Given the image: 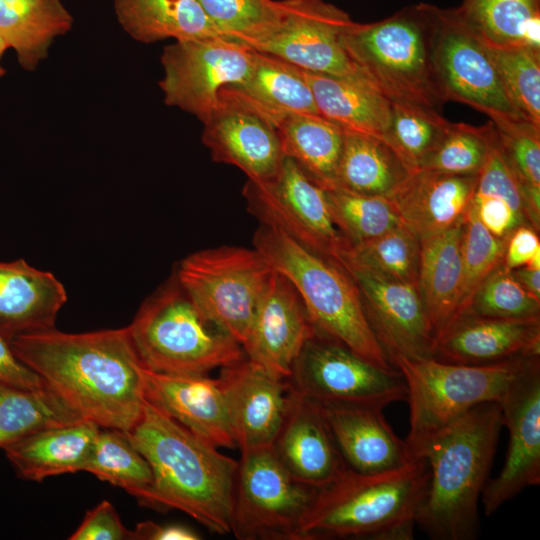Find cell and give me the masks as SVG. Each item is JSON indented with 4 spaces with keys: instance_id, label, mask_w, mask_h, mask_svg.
<instances>
[{
    "instance_id": "obj_53",
    "label": "cell",
    "mask_w": 540,
    "mask_h": 540,
    "mask_svg": "<svg viewBox=\"0 0 540 540\" xmlns=\"http://www.w3.org/2000/svg\"><path fill=\"white\" fill-rule=\"evenodd\" d=\"M9 49L7 43L4 41V39L0 36V78L5 76L6 70L1 64V60L5 52Z\"/></svg>"
},
{
    "instance_id": "obj_3",
    "label": "cell",
    "mask_w": 540,
    "mask_h": 540,
    "mask_svg": "<svg viewBox=\"0 0 540 540\" xmlns=\"http://www.w3.org/2000/svg\"><path fill=\"white\" fill-rule=\"evenodd\" d=\"M502 426L500 403H482L424 449L421 458H426L430 476L416 526L430 538L474 540L479 536L478 503Z\"/></svg>"
},
{
    "instance_id": "obj_35",
    "label": "cell",
    "mask_w": 540,
    "mask_h": 540,
    "mask_svg": "<svg viewBox=\"0 0 540 540\" xmlns=\"http://www.w3.org/2000/svg\"><path fill=\"white\" fill-rule=\"evenodd\" d=\"M455 9L489 47L540 50V0H461Z\"/></svg>"
},
{
    "instance_id": "obj_29",
    "label": "cell",
    "mask_w": 540,
    "mask_h": 540,
    "mask_svg": "<svg viewBox=\"0 0 540 540\" xmlns=\"http://www.w3.org/2000/svg\"><path fill=\"white\" fill-rule=\"evenodd\" d=\"M99 427L81 421L39 430L5 448L7 459L26 480L84 471Z\"/></svg>"
},
{
    "instance_id": "obj_25",
    "label": "cell",
    "mask_w": 540,
    "mask_h": 540,
    "mask_svg": "<svg viewBox=\"0 0 540 540\" xmlns=\"http://www.w3.org/2000/svg\"><path fill=\"white\" fill-rule=\"evenodd\" d=\"M202 142L215 162L239 168L252 181L273 177L285 157L275 127L236 108L219 106L204 124Z\"/></svg>"
},
{
    "instance_id": "obj_10",
    "label": "cell",
    "mask_w": 540,
    "mask_h": 540,
    "mask_svg": "<svg viewBox=\"0 0 540 540\" xmlns=\"http://www.w3.org/2000/svg\"><path fill=\"white\" fill-rule=\"evenodd\" d=\"M317 491L297 481L272 447L242 453L231 533L238 540H303V521Z\"/></svg>"
},
{
    "instance_id": "obj_51",
    "label": "cell",
    "mask_w": 540,
    "mask_h": 540,
    "mask_svg": "<svg viewBox=\"0 0 540 540\" xmlns=\"http://www.w3.org/2000/svg\"><path fill=\"white\" fill-rule=\"evenodd\" d=\"M134 540H197L192 529L176 524L160 525L152 521L139 522L133 530Z\"/></svg>"
},
{
    "instance_id": "obj_52",
    "label": "cell",
    "mask_w": 540,
    "mask_h": 540,
    "mask_svg": "<svg viewBox=\"0 0 540 540\" xmlns=\"http://www.w3.org/2000/svg\"><path fill=\"white\" fill-rule=\"evenodd\" d=\"M510 271L525 290L540 298V269L522 266Z\"/></svg>"
},
{
    "instance_id": "obj_49",
    "label": "cell",
    "mask_w": 540,
    "mask_h": 540,
    "mask_svg": "<svg viewBox=\"0 0 540 540\" xmlns=\"http://www.w3.org/2000/svg\"><path fill=\"white\" fill-rule=\"evenodd\" d=\"M539 252L538 231L529 224H522L506 240L502 265L507 270L525 266Z\"/></svg>"
},
{
    "instance_id": "obj_50",
    "label": "cell",
    "mask_w": 540,
    "mask_h": 540,
    "mask_svg": "<svg viewBox=\"0 0 540 540\" xmlns=\"http://www.w3.org/2000/svg\"><path fill=\"white\" fill-rule=\"evenodd\" d=\"M0 383L25 389L45 387L44 381L14 354L10 343L0 335Z\"/></svg>"
},
{
    "instance_id": "obj_43",
    "label": "cell",
    "mask_w": 540,
    "mask_h": 540,
    "mask_svg": "<svg viewBox=\"0 0 540 540\" xmlns=\"http://www.w3.org/2000/svg\"><path fill=\"white\" fill-rule=\"evenodd\" d=\"M494 138L495 127L491 120L483 126L451 122L446 134L418 170L478 175Z\"/></svg>"
},
{
    "instance_id": "obj_8",
    "label": "cell",
    "mask_w": 540,
    "mask_h": 540,
    "mask_svg": "<svg viewBox=\"0 0 540 540\" xmlns=\"http://www.w3.org/2000/svg\"><path fill=\"white\" fill-rule=\"evenodd\" d=\"M539 356L516 357L491 364L447 363L433 357L394 356L391 363L404 377L410 407L405 439L413 459L429 442L473 407L500 401L512 383Z\"/></svg>"
},
{
    "instance_id": "obj_21",
    "label": "cell",
    "mask_w": 540,
    "mask_h": 540,
    "mask_svg": "<svg viewBox=\"0 0 540 540\" xmlns=\"http://www.w3.org/2000/svg\"><path fill=\"white\" fill-rule=\"evenodd\" d=\"M145 398L215 447L237 448L219 378L171 375L141 368Z\"/></svg>"
},
{
    "instance_id": "obj_23",
    "label": "cell",
    "mask_w": 540,
    "mask_h": 540,
    "mask_svg": "<svg viewBox=\"0 0 540 540\" xmlns=\"http://www.w3.org/2000/svg\"><path fill=\"white\" fill-rule=\"evenodd\" d=\"M271 447L297 481L314 488L326 485L347 467L317 403L293 388L286 418Z\"/></svg>"
},
{
    "instance_id": "obj_19",
    "label": "cell",
    "mask_w": 540,
    "mask_h": 540,
    "mask_svg": "<svg viewBox=\"0 0 540 540\" xmlns=\"http://www.w3.org/2000/svg\"><path fill=\"white\" fill-rule=\"evenodd\" d=\"M317 331L293 284L274 270L242 347L248 359L288 379L303 346Z\"/></svg>"
},
{
    "instance_id": "obj_38",
    "label": "cell",
    "mask_w": 540,
    "mask_h": 540,
    "mask_svg": "<svg viewBox=\"0 0 540 540\" xmlns=\"http://www.w3.org/2000/svg\"><path fill=\"white\" fill-rule=\"evenodd\" d=\"M420 240L404 224L368 241L350 244L338 264L417 284Z\"/></svg>"
},
{
    "instance_id": "obj_4",
    "label": "cell",
    "mask_w": 540,
    "mask_h": 540,
    "mask_svg": "<svg viewBox=\"0 0 540 540\" xmlns=\"http://www.w3.org/2000/svg\"><path fill=\"white\" fill-rule=\"evenodd\" d=\"M429 476L426 458L382 473L345 467L318 489L303 521V540H412Z\"/></svg>"
},
{
    "instance_id": "obj_9",
    "label": "cell",
    "mask_w": 540,
    "mask_h": 540,
    "mask_svg": "<svg viewBox=\"0 0 540 540\" xmlns=\"http://www.w3.org/2000/svg\"><path fill=\"white\" fill-rule=\"evenodd\" d=\"M273 272L255 247L238 246L194 252L174 269L180 285L199 310L241 345Z\"/></svg>"
},
{
    "instance_id": "obj_34",
    "label": "cell",
    "mask_w": 540,
    "mask_h": 540,
    "mask_svg": "<svg viewBox=\"0 0 540 540\" xmlns=\"http://www.w3.org/2000/svg\"><path fill=\"white\" fill-rule=\"evenodd\" d=\"M275 129L283 153L322 188H332L344 144V130L319 114L298 113L280 120Z\"/></svg>"
},
{
    "instance_id": "obj_17",
    "label": "cell",
    "mask_w": 540,
    "mask_h": 540,
    "mask_svg": "<svg viewBox=\"0 0 540 540\" xmlns=\"http://www.w3.org/2000/svg\"><path fill=\"white\" fill-rule=\"evenodd\" d=\"M230 425L242 453L271 447L286 418L292 387L260 364L245 357L221 368L219 377Z\"/></svg>"
},
{
    "instance_id": "obj_15",
    "label": "cell",
    "mask_w": 540,
    "mask_h": 540,
    "mask_svg": "<svg viewBox=\"0 0 540 540\" xmlns=\"http://www.w3.org/2000/svg\"><path fill=\"white\" fill-rule=\"evenodd\" d=\"M353 22L345 11L323 0H284L279 24L249 48L304 71L368 82L344 44Z\"/></svg>"
},
{
    "instance_id": "obj_39",
    "label": "cell",
    "mask_w": 540,
    "mask_h": 540,
    "mask_svg": "<svg viewBox=\"0 0 540 540\" xmlns=\"http://www.w3.org/2000/svg\"><path fill=\"white\" fill-rule=\"evenodd\" d=\"M325 193L333 222L350 244L371 240L403 224L389 197L339 187L327 188Z\"/></svg>"
},
{
    "instance_id": "obj_16",
    "label": "cell",
    "mask_w": 540,
    "mask_h": 540,
    "mask_svg": "<svg viewBox=\"0 0 540 540\" xmlns=\"http://www.w3.org/2000/svg\"><path fill=\"white\" fill-rule=\"evenodd\" d=\"M502 423L509 433L505 462L488 480L481 500L486 516L525 488L540 483V361L527 368L499 401Z\"/></svg>"
},
{
    "instance_id": "obj_44",
    "label": "cell",
    "mask_w": 540,
    "mask_h": 540,
    "mask_svg": "<svg viewBox=\"0 0 540 540\" xmlns=\"http://www.w3.org/2000/svg\"><path fill=\"white\" fill-rule=\"evenodd\" d=\"M489 49L514 107L526 121L540 127V50Z\"/></svg>"
},
{
    "instance_id": "obj_12",
    "label": "cell",
    "mask_w": 540,
    "mask_h": 540,
    "mask_svg": "<svg viewBox=\"0 0 540 540\" xmlns=\"http://www.w3.org/2000/svg\"><path fill=\"white\" fill-rule=\"evenodd\" d=\"M288 381L296 392L314 401L386 407L407 398L397 368H381L319 331L303 346Z\"/></svg>"
},
{
    "instance_id": "obj_42",
    "label": "cell",
    "mask_w": 540,
    "mask_h": 540,
    "mask_svg": "<svg viewBox=\"0 0 540 540\" xmlns=\"http://www.w3.org/2000/svg\"><path fill=\"white\" fill-rule=\"evenodd\" d=\"M499 144L523 187L528 223L540 225V127L526 120L495 125Z\"/></svg>"
},
{
    "instance_id": "obj_28",
    "label": "cell",
    "mask_w": 540,
    "mask_h": 540,
    "mask_svg": "<svg viewBox=\"0 0 540 540\" xmlns=\"http://www.w3.org/2000/svg\"><path fill=\"white\" fill-rule=\"evenodd\" d=\"M463 228L464 219L420 240L417 286L435 343L459 318Z\"/></svg>"
},
{
    "instance_id": "obj_30",
    "label": "cell",
    "mask_w": 540,
    "mask_h": 540,
    "mask_svg": "<svg viewBox=\"0 0 540 540\" xmlns=\"http://www.w3.org/2000/svg\"><path fill=\"white\" fill-rule=\"evenodd\" d=\"M302 71L321 116L344 131L386 141L391 103L377 89L364 80Z\"/></svg>"
},
{
    "instance_id": "obj_1",
    "label": "cell",
    "mask_w": 540,
    "mask_h": 540,
    "mask_svg": "<svg viewBox=\"0 0 540 540\" xmlns=\"http://www.w3.org/2000/svg\"><path fill=\"white\" fill-rule=\"evenodd\" d=\"M16 357L84 419L130 431L145 393L142 364L128 328L66 333L55 327L15 336Z\"/></svg>"
},
{
    "instance_id": "obj_41",
    "label": "cell",
    "mask_w": 540,
    "mask_h": 540,
    "mask_svg": "<svg viewBox=\"0 0 540 540\" xmlns=\"http://www.w3.org/2000/svg\"><path fill=\"white\" fill-rule=\"evenodd\" d=\"M218 33L250 47L279 24L284 0H197Z\"/></svg>"
},
{
    "instance_id": "obj_13",
    "label": "cell",
    "mask_w": 540,
    "mask_h": 540,
    "mask_svg": "<svg viewBox=\"0 0 540 540\" xmlns=\"http://www.w3.org/2000/svg\"><path fill=\"white\" fill-rule=\"evenodd\" d=\"M434 62L445 102L469 105L495 125L525 120L506 92L489 47L455 8H439Z\"/></svg>"
},
{
    "instance_id": "obj_27",
    "label": "cell",
    "mask_w": 540,
    "mask_h": 540,
    "mask_svg": "<svg viewBox=\"0 0 540 540\" xmlns=\"http://www.w3.org/2000/svg\"><path fill=\"white\" fill-rule=\"evenodd\" d=\"M67 301L63 284L24 259L0 262V335L15 336L55 327Z\"/></svg>"
},
{
    "instance_id": "obj_14",
    "label": "cell",
    "mask_w": 540,
    "mask_h": 540,
    "mask_svg": "<svg viewBox=\"0 0 540 540\" xmlns=\"http://www.w3.org/2000/svg\"><path fill=\"white\" fill-rule=\"evenodd\" d=\"M255 51L224 37L180 40L163 48L159 87L168 106L178 107L205 124L219 107L221 90L243 81Z\"/></svg>"
},
{
    "instance_id": "obj_40",
    "label": "cell",
    "mask_w": 540,
    "mask_h": 540,
    "mask_svg": "<svg viewBox=\"0 0 540 540\" xmlns=\"http://www.w3.org/2000/svg\"><path fill=\"white\" fill-rule=\"evenodd\" d=\"M391 103L386 142L406 168L417 171L449 129L450 121L438 110L421 106Z\"/></svg>"
},
{
    "instance_id": "obj_24",
    "label": "cell",
    "mask_w": 540,
    "mask_h": 540,
    "mask_svg": "<svg viewBox=\"0 0 540 540\" xmlns=\"http://www.w3.org/2000/svg\"><path fill=\"white\" fill-rule=\"evenodd\" d=\"M219 106L250 112L273 127L292 114H319L303 71L258 51L249 75L221 90Z\"/></svg>"
},
{
    "instance_id": "obj_20",
    "label": "cell",
    "mask_w": 540,
    "mask_h": 540,
    "mask_svg": "<svg viewBox=\"0 0 540 540\" xmlns=\"http://www.w3.org/2000/svg\"><path fill=\"white\" fill-rule=\"evenodd\" d=\"M345 464L360 473H382L412 462L405 440L394 433L383 406L315 401Z\"/></svg>"
},
{
    "instance_id": "obj_11",
    "label": "cell",
    "mask_w": 540,
    "mask_h": 540,
    "mask_svg": "<svg viewBox=\"0 0 540 540\" xmlns=\"http://www.w3.org/2000/svg\"><path fill=\"white\" fill-rule=\"evenodd\" d=\"M248 211L261 225L283 232L309 251L339 262L349 242L330 214L325 189L291 158L263 181L248 180L243 188Z\"/></svg>"
},
{
    "instance_id": "obj_48",
    "label": "cell",
    "mask_w": 540,
    "mask_h": 540,
    "mask_svg": "<svg viewBox=\"0 0 540 540\" xmlns=\"http://www.w3.org/2000/svg\"><path fill=\"white\" fill-rule=\"evenodd\" d=\"M70 540H134L113 505L104 500L88 511Z\"/></svg>"
},
{
    "instance_id": "obj_2",
    "label": "cell",
    "mask_w": 540,
    "mask_h": 540,
    "mask_svg": "<svg viewBox=\"0 0 540 540\" xmlns=\"http://www.w3.org/2000/svg\"><path fill=\"white\" fill-rule=\"evenodd\" d=\"M127 434L153 473L150 507L177 509L213 533H231L236 460L147 399Z\"/></svg>"
},
{
    "instance_id": "obj_45",
    "label": "cell",
    "mask_w": 540,
    "mask_h": 540,
    "mask_svg": "<svg viewBox=\"0 0 540 540\" xmlns=\"http://www.w3.org/2000/svg\"><path fill=\"white\" fill-rule=\"evenodd\" d=\"M505 244L506 240L495 237L481 224L470 203L464 216L461 244L463 279L459 318L470 307L481 284L502 264Z\"/></svg>"
},
{
    "instance_id": "obj_47",
    "label": "cell",
    "mask_w": 540,
    "mask_h": 540,
    "mask_svg": "<svg viewBox=\"0 0 540 540\" xmlns=\"http://www.w3.org/2000/svg\"><path fill=\"white\" fill-rule=\"evenodd\" d=\"M471 205L481 224L495 237L507 240L511 232L525 220L501 196L474 191Z\"/></svg>"
},
{
    "instance_id": "obj_33",
    "label": "cell",
    "mask_w": 540,
    "mask_h": 540,
    "mask_svg": "<svg viewBox=\"0 0 540 540\" xmlns=\"http://www.w3.org/2000/svg\"><path fill=\"white\" fill-rule=\"evenodd\" d=\"M344 132L334 187L368 196H392L411 172L385 140Z\"/></svg>"
},
{
    "instance_id": "obj_36",
    "label": "cell",
    "mask_w": 540,
    "mask_h": 540,
    "mask_svg": "<svg viewBox=\"0 0 540 540\" xmlns=\"http://www.w3.org/2000/svg\"><path fill=\"white\" fill-rule=\"evenodd\" d=\"M84 418L47 386L25 389L0 383V448L39 430Z\"/></svg>"
},
{
    "instance_id": "obj_7",
    "label": "cell",
    "mask_w": 540,
    "mask_h": 540,
    "mask_svg": "<svg viewBox=\"0 0 540 540\" xmlns=\"http://www.w3.org/2000/svg\"><path fill=\"white\" fill-rule=\"evenodd\" d=\"M127 328L141 364L153 372L208 375L246 357L242 345L193 303L174 271Z\"/></svg>"
},
{
    "instance_id": "obj_5",
    "label": "cell",
    "mask_w": 540,
    "mask_h": 540,
    "mask_svg": "<svg viewBox=\"0 0 540 540\" xmlns=\"http://www.w3.org/2000/svg\"><path fill=\"white\" fill-rule=\"evenodd\" d=\"M439 7L418 3L373 23L353 22L344 44L361 75L390 102L438 110L445 102L434 48Z\"/></svg>"
},
{
    "instance_id": "obj_26",
    "label": "cell",
    "mask_w": 540,
    "mask_h": 540,
    "mask_svg": "<svg viewBox=\"0 0 540 540\" xmlns=\"http://www.w3.org/2000/svg\"><path fill=\"white\" fill-rule=\"evenodd\" d=\"M477 178L420 169L410 173L389 198L402 223L422 240L464 219Z\"/></svg>"
},
{
    "instance_id": "obj_31",
    "label": "cell",
    "mask_w": 540,
    "mask_h": 540,
    "mask_svg": "<svg viewBox=\"0 0 540 540\" xmlns=\"http://www.w3.org/2000/svg\"><path fill=\"white\" fill-rule=\"evenodd\" d=\"M73 22L62 0H0V36L26 71L37 69L54 39L69 32Z\"/></svg>"
},
{
    "instance_id": "obj_32",
    "label": "cell",
    "mask_w": 540,
    "mask_h": 540,
    "mask_svg": "<svg viewBox=\"0 0 540 540\" xmlns=\"http://www.w3.org/2000/svg\"><path fill=\"white\" fill-rule=\"evenodd\" d=\"M115 14L134 40H196L222 37L197 0H114Z\"/></svg>"
},
{
    "instance_id": "obj_37",
    "label": "cell",
    "mask_w": 540,
    "mask_h": 540,
    "mask_svg": "<svg viewBox=\"0 0 540 540\" xmlns=\"http://www.w3.org/2000/svg\"><path fill=\"white\" fill-rule=\"evenodd\" d=\"M84 471L124 489L141 504L150 506L153 473L148 461L132 443L127 432L100 428Z\"/></svg>"
},
{
    "instance_id": "obj_6",
    "label": "cell",
    "mask_w": 540,
    "mask_h": 540,
    "mask_svg": "<svg viewBox=\"0 0 540 540\" xmlns=\"http://www.w3.org/2000/svg\"><path fill=\"white\" fill-rule=\"evenodd\" d=\"M253 245L293 284L319 332L381 368H395L368 321L356 283L340 264L269 226L257 229Z\"/></svg>"
},
{
    "instance_id": "obj_18",
    "label": "cell",
    "mask_w": 540,
    "mask_h": 540,
    "mask_svg": "<svg viewBox=\"0 0 540 540\" xmlns=\"http://www.w3.org/2000/svg\"><path fill=\"white\" fill-rule=\"evenodd\" d=\"M356 283L368 321L388 359L433 357L435 341L417 284L344 268Z\"/></svg>"
},
{
    "instance_id": "obj_46",
    "label": "cell",
    "mask_w": 540,
    "mask_h": 540,
    "mask_svg": "<svg viewBox=\"0 0 540 540\" xmlns=\"http://www.w3.org/2000/svg\"><path fill=\"white\" fill-rule=\"evenodd\" d=\"M539 312L540 298L525 290L501 264L478 288L465 314L522 319L539 317Z\"/></svg>"
},
{
    "instance_id": "obj_22",
    "label": "cell",
    "mask_w": 540,
    "mask_h": 540,
    "mask_svg": "<svg viewBox=\"0 0 540 540\" xmlns=\"http://www.w3.org/2000/svg\"><path fill=\"white\" fill-rule=\"evenodd\" d=\"M540 355L539 317L508 319L464 314L436 341L433 358L483 365Z\"/></svg>"
}]
</instances>
